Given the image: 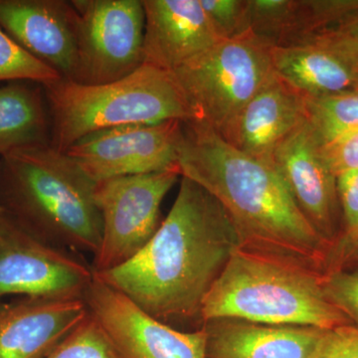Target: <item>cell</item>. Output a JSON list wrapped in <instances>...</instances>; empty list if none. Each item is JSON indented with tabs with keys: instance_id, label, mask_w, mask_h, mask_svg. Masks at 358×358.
Instances as JSON below:
<instances>
[{
	"instance_id": "obj_1",
	"label": "cell",
	"mask_w": 358,
	"mask_h": 358,
	"mask_svg": "<svg viewBox=\"0 0 358 358\" xmlns=\"http://www.w3.org/2000/svg\"><path fill=\"white\" fill-rule=\"evenodd\" d=\"M238 247L222 205L181 176L176 201L147 246L124 265L95 275L164 324L199 329L205 298Z\"/></svg>"
},
{
	"instance_id": "obj_2",
	"label": "cell",
	"mask_w": 358,
	"mask_h": 358,
	"mask_svg": "<svg viewBox=\"0 0 358 358\" xmlns=\"http://www.w3.org/2000/svg\"><path fill=\"white\" fill-rule=\"evenodd\" d=\"M178 167L222 205L240 248L326 274L331 245L303 217L273 164L190 121L183 122Z\"/></svg>"
},
{
	"instance_id": "obj_3",
	"label": "cell",
	"mask_w": 358,
	"mask_h": 358,
	"mask_svg": "<svg viewBox=\"0 0 358 358\" xmlns=\"http://www.w3.org/2000/svg\"><path fill=\"white\" fill-rule=\"evenodd\" d=\"M96 181L51 145L0 157V207L45 243L95 256L102 238Z\"/></svg>"
},
{
	"instance_id": "obj_4",
	"label": "cell",
	"mask_w": 358,
	"mask_h": 358,
	"mask_svg": "<svg viewBox=\"0 0 358 358\" xmlns=\"http://www.w3.org/2000/svg\"><path fill=\"white\" fill-rule=\"evenodd\" d=\"M324 275L238 247L205 298L202 324L235 319L322 329L352 324L327 298Z\"/></svg>"
},
{
	"instance_id": "obj_5",
	"label": "cell",
	"mask_w": 358,
	"mask_h": 358,
	"mask_svg": "<svg viewBox=\"0 0 358 358\" xmlns=\"http://www.w3.org/2000/svg\"><path fill=\"white\" fill-rule=\"evenodd\" d=\"M51 119V145L65 152L84 136L129 124L194 121L173 73L143 64L117 81L83 85L60 79L42 85Z\"/></svg>"
},
{
	"instance_id": "obj_6",
	"label": "cell",
	"mask_w": 358,
	"mask_h": 358,
	"mask_svg": "<svg viewBox=\"0 0 358 358\" xmlns=\"http://www.w3.org/2000/svg\"><path fill=\"white\" fill-rule=\"evenodd\" d=\"M171 73L193 122L229 141L242 110L275 71L271 47L248 31L220 40Z\"/></svg>"
},
{
	"instance_id": "obj_7",
	"label": "cell",
	"mask_w": 358,
	"mask_h": 358,
	"mask_svg": "<svg viewBox=\"0 0 358 358\" xmlns=\"http://www.w3.org/2000/svg\"><path fill=\"white\" fill-rule=\"evenodd\" d=\"M181 178L179 169L99 181L96 202L102 238L93 257L94 274L124 265L138 255L159 230L160 206Z\"/></svg>"
},
{
	"instance_id": "obj_8",
	"label": "cell",
	"mask_w": 358,
	"mask_h": 358,
	"mask_svg": "<svg viewBox=\"0 0 358 358\" xmlns=\"http://www.w3.org/2000/svg\"><path fill=\"white\" fill-rule=\"evenodd\" d=\"M79 13L77 66L72 81H117L143 64V0H72Z\"/></svg>"
},
{
	"instance_id": "obj_9",
	"label": "cell",
	"mask_w": 358,
	"mask_h": 358,
	"mask_svg": "<svg viewBox=\"0 0 358 358\" xmlns=\"http://www.w3.org/2000/svg\"><path fill=\"white\" fill-rule=\"evenodd\" d=\"M94 275L81 255L45 243L0 213V301L83 299Z\"/></svg>"
},
{
	"instance_id": "obj_10",
	"label": "cell",
	"mask_w": 358,
	"mask_h": 358,
	"mask_svg": "<svg viewBox=\"0 0 358 358\" xmlns=\"http://www.w3.org/2000/svg\"><path fill=\"white\" fill-rule=\"evenodd\" d=\"M183 122L129 124L84 136L65 154L99 182L120 176L179 169Z\"/></svg>"
},
{
	"instance_id": "obj_11",
	"label": "cell",
	"mask_w": 358,
	"mask_h": 358,
	"mask_svg": "<svg viewBox=\"0 0 358 358\" xmlns=\"http://www.w3.org/2000/svg\"><path fill=\"white\" fill-rule=\"evenodd\" d=\"M83 300L120 358H207L203 327L183 331L164 324L96 275Z\"/></svg>"
},
{
	"instance_id": "obj_12",
	"label": "cell",
	"mask_w": 358,
	"mask_h": 358,
	"mask_svg": "<svg viewBox=\"0 0 358 358\" xmlns=\"http://www.w3.org/2000/svg\"><path fill=\"white\" fill-rule=\"evenodd\" d=\"M273 166L303 217L333 249L343 232L336 176L327 166L308 120L278 147Z\"/></svg>"
},
{
	"instance_id": "obj_13",
	"label": "cell",
	"mask_w": 358,
	"mask_h": 358,
	"mask_svg": "<svg viewBox=\"0 0 358 358\" xmlns=\"http://www.w3.org/2000/svg\"><path fill=\"white\" fill-rule=\"evenodd\" d=\"M0 28L63 79H74L79 13L65 0H0Z\"/></svg>"
},
{
	"instance_id": "obj_14",
	"label": "cell",
	"mask_w": 358,
	"mask_h": 358,
	"mask_svg": "<svg viewBox=\"0 0 358 358\" xmlns=\"http://www.w3.org/2000/svg\"><path fill=\"white\" fill-rule=\"evenodd\" d=\"M87 315L83 299L0 301V358H44Z\"/></svg>"
},
{
	"instance_id": "obj_15",
	"label": "cell",
	"mask_w": 358,
	"mask_h": 358,
	"mask_svg": "<svg viewBox=\"0 0 358 358\" xmlns=\"http://www.w3.org/2000/svg\"><path fill=\"white\" fill-rule=\"evenodd\" d=\"M143 64L173 72L220 41L199 0H143Z\"/></svg>"
},
{
	"instance_id": "obj_16",
	"label": "cell",
	"mask_w": 358,
	"mask_h": 358,
	"mask_svg": "<svg viewBox=\"0 0 358 358\" xmlns=\"http://www.w3.org/2000/svg\"><path fill=\"white\" fill-rule=\"evenodd\" d=\"M271 55L275 74L307 99L358 90V51L338 33L271 48Z\"/></svg>"
},
{
	"instance_id": "obj_17",
	"label": "cell",
	"mask_w": 358,
	"mask_h": 358,
	"mask_svg": "<svg viewBox=\"0 0 358 358\" xmlns=\"http://www.w3.org/2000/svg\"><path fill=\"white\" fill-rule=\"evenodd\" d=\"M307 120V98L274 73L242 110L228 143L273 164L278 147Z\"/></svg>"
},
{
	"instance_id": "obj_18",
	"label": "cell",
	"mask_w": 358,
	"mask_h": 358,
	"mask_svg": "<svg viewBox=\"0 0 358 358\" xmlns=\"http://www.w3.org/2000/svg\"><path fill=\"white\" fill-rule=\"evenodd\" d=\"M202 327L207 358H317L327 331L235 319L209 320Z\"/></svg>"
},
{
	"instance_id": "obj_19",
	"label": "cell",
	"mask_w": 358,
	"mask_h": 358,
	"mask_svg": "<svg viewBox=\"0 0 358 358\" xmlns=\"http://www.w3.org/2000/svg\"><path fill=\"white\" fill-rule=\"evenodd\" d=\"M358 15V1L265 0L255 15V32L271 48H286L336 31Z\"/></svg>"
},
{
	"instance_id": "obj_20",
	"label": "cell",
	"mask_w": 358,
	"mask_h": 358,
	"mask_svg": "<svg viewBox=\"0 0 358 358\" xmlns=\"http://www.w3.org/2000/svg\"><path fill=\"white\" fill-rule=\"evenodd\" d=\"M51 145V119L43 86L11 81L0 86V157Z\"/></svg>"
},
{
	"instance_id": "obj_21",
	"label": "cell",
	"mask_w": 358,
	"mask_h": 358,
	"mask_svg": "<svg viewBox=\"0 0 358 358\" xmlns=\"http://www.w3.org/2000/svg\"><path fill=\"white\" fill-rule=\"evenodd\" d=\"M308 122L320 141L358 129V90L307 99Z\"/></svg>"
},
{
	"instance_id": "obj_22",
	"label": "cell",
	"mask_w": 358,
	"mask_h": 358,
	"mask_svg": "<svg viewBox=\"0 0 358 358\" xmlns=\"http://www.w3.org/2000/svg\"><path fill=\"white\" fill-rule=\"evenodd\" d=\"M60 79L55 70L32 57L0 28V83L32 81L46 85Z\"/></svg>"
},
{
	"instance_id": "obj_23",
	"label": "cell",
	"mask_w": 358,
	"mask_h": 358,
	"mask_svg": "<svg viewBox=\"0 0 358 358\" xmlns=\"http://www.w3.org/2000/svg\"><path fill=\"white\" fill-rule=\"evenodd\" d=\"M44 358H120L109 338L90 315Z\"/></svg>"
},
{
	"instance_id": "obj_24",
	"label": "cell",
	"mask_w": 358,
	"mask_h": 358,
	"mask_svg": "<svg viewBox=\"0 0 358 358\" xmlns=\"http://www.w3.org/2000/svg\"><path fill=\"white\" fill-rule=\"evenodd\" d=\"M220 39L248 32V0H199Z\"/></svg>"
},
{
	"instance_id": "obj_25",
	"label": "cell",
	"mask_w": 358,
	"mask_h": 358,
	"mask_svg": "<svg viewBox=\"0 0 358 358\" xmlns=\"http://www.w3.org/2000/svg\"><path fill=\"white\" fill-rule=\"evenodd\" d=\"M322 284L329 300L358 326V271H331L324 275Z\"/></svg>"
},
{
	"instance_id": "obj_26",
	"label": "cell",
	"mask_w": 358,
	"mask_h": 358,
	"mask_svg": "<svg viewBox=\"0 0 358 358\" xmlns=\"http://www.w3.org/2000/svg\"><path fill=\"white\" fill-rule=\"evenodd\" d=\"M320 145L324 159L334 176L358 171V129L333 140L320 141Z\"/></svg>"
},
{
	"instance_id": "obj_27",
	"label": "cell",
	"mask_w": 358,
	"mask_h": 358,
	"mask_svg": "<svg viewBox=\"0 0 358 358\" xmlns=\"http://www.w3.org/2000/svg\"><path fill=\"white\" fill-rule=\"evenodd\" d=\"M336 187L343 221V232L338 241L352 239L358 236V171L336 176Z\"/></svg>"
},
{
	"instance_id": "obj_28",
	"label": "cell",
	"mask_w": 358,
	"mask_h": 358,
	"mask_svg": "<svg viewBox=\"0 0 358 358\" xmlns=\"http://www.w3.org/2000/svg\"><path fill=\"white\" fill-rule=\"evenodd\" d=\"M317 358H358V326L350 324L327 331Z\"/></svg>"
},
{
	"instance_id": "obj_29",
	"label": "cell",
	"mask_w": 358,
	"mask_h": 358,
	"mask_svg": "<svg viewBox=\"0 0 358 358\" xmlns=\"http://www.w3.org/2000/svg\"><path fill=\"white\" fill-rule=\"evenodd\" d=\"M336 270L358 271V236L339 240L334 245L326 274Z\"/></svg>"
},
{
	"instance_id": "obj_30",
	"label": "cell",
	"mask_w": 358,
	"mask_h": 358,
	"mask_svg": "<svg viewBox=\"0 0 358 358\" xmlns=\"http://www.w3.org/2000/svg\"><path fill=\"white\" fill-rule=\"evenodd\" d=\"M334 32L341 35L358 51V15Z\"/></svg>"
},
{
	"instance_id": "obj_31",
	"label": "cell",
	"mask_w": 358,
	"mask_h": 358,
	"mask_svg": "<svg viewBox=\"0 0 358 358\" xmlns=\"http://www.w3.org/2000/svg\"><path fill=\"white\" fill-rule=\"evenodd\" d=\"M2 212H3V210H2L1 207H0V213H2Z\"/></svg>"
}]
</instances>
